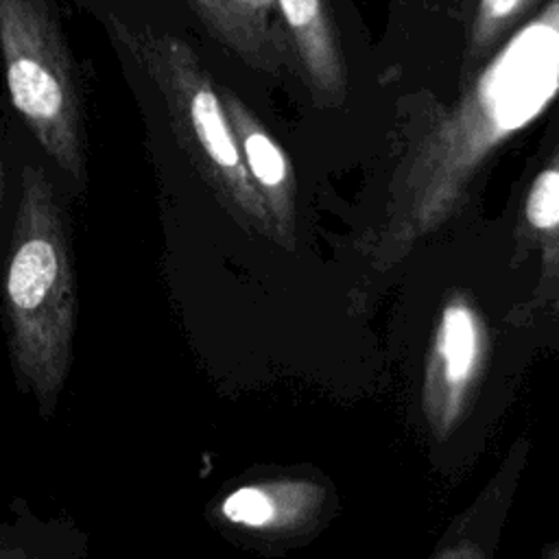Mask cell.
Masks as SVG:
<instances>
[{
    "mask_svg": "<svg viewBox=\"0 0 559 559\" xmlns=\"http://www.w3.org/2000/svg\"><path fill=\"white\" fill-rule=\"evenodd\" d=\"M559 96V0L528 17L465 83L461 96L428 116L404 148L362 253L376 271L397 266L443 227L472 179L509 138Z\"/></svg>",
    "mask_w": 559,
    "mask_h": 559,
    "instance_id": "obj_1",
    "label": "cell"
},
{
    "mask_svg": "<svg viewBox=\"0 0 559 559\" xmlns=\"http://www.w3.org/2000/svg\"><path fill=\"white\" fill-rule=\"evenodd\" d=\"M2 310L15 382L48 419L72 365L76 282L63 214L48 177L33 164L22 170Z\"/></svg>",
    "mask_w": 559,
    "mask_h": 559,
    "instance_id": "obj_2",
    "label": "cell"
},
{
    "mask_svg": "<svg viewBox=\"0 0 559 559\" xmlns=\"http://www.w3.org/2000/svg\"><path fill=\"white\" fill-rule=\"evenodd\" d=\"M107 33L153 81L166 105L175 135L197 173L225 212L251 236L275 242L271 214L245 168L210 72L183 39L107 15Z\"/></svg>",
    "mask_w": 559,
    "mask_h": 559,
    "instance_id": "obj_3",
    "label": "cell"
},
{
    "mask_svg": "<svg viewBox=\"0 0 559 559\" xmlns=\"http://www.w3.org/2000/svg\"><path fill=\"white\" fill-rule=\"evenodd\" d=\"M0 52L11 105L46 155L83 183L79 90L70 52L46 0H0Z\"/></svg>",
    "mask_w": 559,
    "mask_h": 559,
    "instance_id": "obj_4",
    "label": "cell"
},
{
    "mask_svg": "<svg viewBox=\"0 0 559 559\" xmlns=\"http://www.w3.org/2000/svg\"><path fill=\"white\" fill-rule=\"evenodd\" d=\"M487 349L480 312L465 293H452L439 312L426 369V400L439 421L454 419Z\"/></svg>",
    "mask_w": 559,
    "mask_h": 559,
    "instance_id": "obj_5",
    "label": "cell"
},
{
    "mask_svg": "<svg viewBox=\"0 0 559 559\" xmlns=\"http://www.w3.org/2000/svg\"><path fill=\"white\" fill-rule=\"evenodd\" d=\"M221 100L234 129L249 179L262 197L275 229V245L293 251L297 240V186L288 155L258 116L229 87H221Z\"/></svg>",
    "mask_w": 559,
    "mask_h": 559,
    "instance_id": "obj_6",
    "label": "cell"
},
{
    "mask_svg": "<svg viewBox=\"0 0 559 559\" xmlns=\"http://www.w3.org/2000/svg\"><path fill=\"white\" fill-rule=\"evenodd\" d=\"M205 28L249 68L282 76L295 55L275 0H190Z\"/></svg>",
    "mask_w": 559,
    "mask_h": 559,
    "instance_id": "obj_7",
    "label": "cell"
},
{
    "mask_svg": "<svg viewBox=\"0 0 559 559\" xmlns=\"http://www.w3.org/2000/svg\"><path fill=\"white\" fill-rule=\"evenodd\" d=\"M275 4L314 103L343 105L349 76L325 0H275Z\"/></svg>",
    "mask_w": 559,
    "mask_h": 559,
    "instance_id": "obj_8",
    "label": "cell"
},
{
    "mask_svg": "<svg viewBox=\"0 0 559 559\" xmlns=\"http://www.w3.org/2000/svg\"><path fill=\"white\" fill-rule=\"evenodd\" d=\"M518 234L522 249L539 260V293L559 304V142L524 197Z\"/></svg>",
    "mask_w": 559,
    "mask_h": 559,
    "instance_id": "obj_9",
    "label": "cell"
},
{
    "mask_svg": "<svg viewBox=\"0 0 559 559\" xmlns=\"http://www.w3.org/2000/svg\"><path fill=\"white\" fill-rule=\"evenodd\" d=\"M85 535L66 520H44L20 502L0 522V559H85Z\"/></svg>",
    "mask_w": 559,
    "mask_h": 559,
    "instance_id": "obj_10",
    "label": "cell"
},
{
    "mask_svg": "<svg viewBox=\"0 0 559 559\" xmlns=\"http://www.w3.org/2000/svg\"><path fill=\"white\" fill-rule=\"evenodd\" d=\"M537 4L539 0H476L463 52L465 72L485 63Z\"/></svg>",
    "mask_w": 559,
    "mask_h": 559,
    "instance_id": "obj_11",
    "label": "cell"
},
{
    "mask_svg": "<svg viewBox=\"0 0 559 559\" xmlns=\"http://www.w3.org/2000/svg\"><path fill=\"white\" fill-rule=\"evenodd\" d=\"M275 496L258 485H242L221 502V515L245 528H266L277 518Z\"/></svg>",
    "mask_w": 559,
    "mask_h": 559,
    "instance_id": "obj_12",
    "label": "cell"
},
{
    "mask_svg": "<svg viewBox=\"0 0 559 559\" xmlns=\"http://www.w3.org/2000/svg\"><path fill=\"white\" fill-rule=\"evenodd\" d=\"M0 203H2V166H0Z\"/></svg>",
    "mask_w": 559,
    "mask_h": 559,
    "instance_id": "obj_13",
    "label": "cell"
},
{
    "mask_svg": "<svg viewBox=\"0 0 559 559\" xmlns=\"http://www.w3.org/2000/svg\"><path fill=\"white\" fill-rule=\"evenodd\" d=\"M456 2H459V4H463V7H467L469 2H476V0H456Z\"/></svg>",
    "mask_w": 559,
    "mask_h": 559,
    "instance_id": "obj_14",
    "label": "cell"
}]
</instances>
